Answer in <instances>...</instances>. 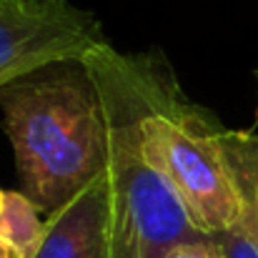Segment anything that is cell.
<instances>
[{
    "instance_id": "1",
    "label": "cell",
    "mask_w": 258,
    "mask_h": 258,
    "mask_svg": "<svg viewBox=\"0 0 258 258\" xmlns=\"http://www.w3.org/2000/svg\"><path fill=\"white\" fill-rule=\"evenodd\" d=\"M83 63L100 90L108 120L113 258H163L178 246L208 241L146 146L143 123L171 73L168 66L125 55L105 40L88 50Z\"/></svg>"
},
{
    "instance_id": "2",
    "label": "cell",
    "mask_w": 258,
    "mask_h": 258,
    "mask_svg": "<svg viewBox=\"0 0 258 258\" xmlns=\"http://www.w3.org/2000/svg\"><path fill=\"white\" fill-rule=\"evenodd\" d=\"M0 110L20 188L45 216L105 173L108 120L83 58L13 81L0 90Z\"/></svg>"
},
{
    "instance_id": "3",
    "label": "cell",
    "mask_w": 258,
    "mask_h": 258,
    "mask_svg": "<svg viewBox=\"0 0 258 258\" xmlns=\"http://www.w3.org/2000/svg\"><path fill=\"white\" fill-rule=\"evenodd\" d=\"M143 133L196 226L206 236L228 231L241 218L243 201L226 151V128L190 103L171 73L146 115Z\"/></svg>"
},
{
    "instance_id": "4",
    "label": "cell",
    "mask_w": 258,
    "mask_h": 258,
    "mask_svg": "<svg viewBox=\"0 0 258 258\" xmlns=\"http://www.w3.org/2000/svg\"><path fill=\"white\" fill-rule=\"evenodd\" d=\"M100 40L95 18L68 0H0V90L50 63L81 60Z\"/></svg>"
},
{
    "instance_id": "5",
    "label": "cell",
    "mask_w": 258,
    "mask_h": 258,
    "mask_svg": "<svg viewBox=\"0 0 258 258\" xmlns=\"http://www.w3.org/2000/svg\"><path fill=\"white\" fill-rule=\"evenodd\" d=\"M33 258H113L105 173L63 208L45 216V233Z\"/></svg>"
},
{
    "instance_id": "6",
    "label": "cell",
    "mask_w": 258,
    "mask_h": 258,
    "mask_svg": "<svg viewBox=\"0 0 258 258\" xmlns=\"http://www.w3.org/2000/svg\"><path fill=\"white\" fill-rule=\"evenodd\" d=\"M43 216L45 213L23 190H5L0 206V241L20 258H33L45 233Z\"/></svg>"
},
{
    "instance_id": "7",
    "label": "cell",
    "mask_w": 258,
    "mask_h": 258,
    "mask_svg": "<svg viewBox=\"0 0 258 258\" xmlns=\"http://www.w3.org/2000/svg\"><path fill=\"white\" fill-rule=\"evenodd\" d=\"M233 175L243 201L241 218L228 231L208 236V241L223 258H258V190L243 175L236 171Z\"/></svg>"
},
{
    "instance_id": "8",
    "label": "cell",
    "mask_w": 258,
    "mask_h": 258,
    "mask_svg": "<svg viewBox=\"0 0 258 258\" xmlns=\"http://www.w3.org/2000/svg\"><path fill=\"white\" fill-rule=\"evenodd\" d=\"M163 258H213V246H211V241H203V243H185V246L173 248L171 253H166Z\"/></svg>"
},
{
    "instance_id": "9",
    "label": "cell",
    "mask_w": 258,
    "mask_h": 258,
    "mask_svg": "<svg viewBox=\"0 0 258 258\" xmlns=\"http://www.w3.org/2000/svg\"><path fill=\"white\" fill-rule=\"evenodd\" d=\"M0 258H20V256H18L8 243H3V241H0Z\"/></svg>"
},
{
    "instance_id": "10",
    "label": "cell",
    "mask_w": 258,
    "mask_h": 258,
    "mask_svg": "<svg viewBox=\"0 0 258 258\" xmlns=\"http://www.w3.org/2000/svg\"><path fill=\"white\" fill-rule=\"evenodd\" d=\"M28 3H66V0H28Z\"/></svg>"
},
{
    "instance_id": "11",
    "label": "cell",
    "mask_w": 258,
    "mask_h": 258,
    "mask_svg": "<svg viewBox=\"0 0 258 258\" xmlns=\"http://www.w3.org/2000/svg\"><path fill=\"white\" fill-rule=\"evenodd\" d=\"M213 258H223V256H221V253H218V251H216V248H213Z\"/></svg>"
},
{
    "instance_id": "12",
    "label": "cell",
    "mask_w": 258,
    "mask_h": 258,
    "mask_svg": "<svg viewBox=\"0 0 258 258\" xmlns=\"http://www.w3.org/2000/svg\"><path fill=\"white\" fill-rule=\"evenodd\" d=\"M3 198H5V190H0V206H3Z\"/></svg>"
},
{
    "instance_id": "13",
    "label": "cell",
    "mask_w": 258,
    "mask_h": 258,
    "mask_svg": "<svg viewBox=\"0 0 258 258\" xmlns=\"http://www.w3.org/2000/svg\"><path fill=\"white\" fill-rule=\"evenodd\" d=\"M256 120H258V108H256Z\"/></svg>"
}]
</instances>
